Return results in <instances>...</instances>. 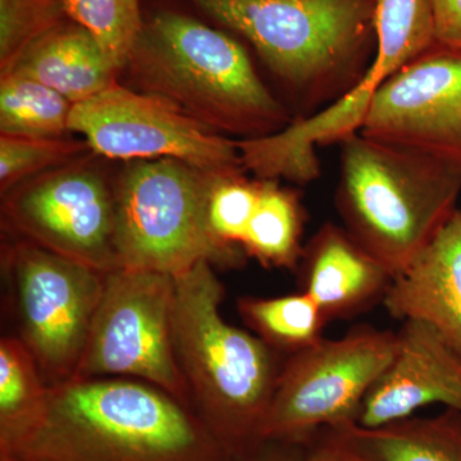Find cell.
Wrapping results in <instances>:
<instances>
[{
	"instance_id": "obj_24",
	"label": "cell",
	"mask_w": 461,
	"mask_h": 461,
	"mask_svg": "<svg viewBox=\"0 0 461 461\" xmlns=\"http://www.w3.org/2000/svg\"><path fill=\"white\" fill-rule=\"evenodd\" d=\"M48 384L29 348L18 336L0 339V429L29 414Z\"/></svg>"
},
{
	"instance_id": "obj_25",
	"label": "cell",
	"mask_w": 461,
	"mask_h": 461,
	"mask_svg": "<svg viewBox=\"0 0 461 461\" xmlns=\"http://www.w3.org/2000/svg\"><path fill=\"white\" fill-rule=\"evenodd\" d=\"M242 172L218 176L209 198L208 223L218 244L245 254L242 241L256 211L260 180H248Z\"/></svg>"
},
{
	"instance_id": "obj_22",
	"label": "cell",
	"mask_w": 461,
	"mask_h": 461,
	"mask_svg": "<svg viewBox=\"0 0 461 461\" xmlns=\"http://www.w3.org/2000/svg\"><path fill=\"white\" fill-rule=\"evenodd\" d=\"M69 20L89 30L122 71L144 23L141 0H67Z\"/></svg>"
},
{
	"instance_id": "obj_19",
	"label": "cell",
	"mask_w": 461,
	"mask_h": 461,
	"mask_svg": "<svg viewBox=\"0 0 461 461\" xmlns=\"http://www.w3.org/2000/svg\"><path fill=\"white\" fill-rule=\"evenodd\" d=\"M305 209L296 191L277 180H260L256 211L242 249L269 268L295 269L302 259Z\"/></svg>"
},
{
	"instance_id": "obj_8",
	"label": "cell",
	"mask_w": 461,
	"mask_h": 461,
	"mask_svg": "<svg viewBox=\"0 0 461 461\" xmlns=\"http://www.w3.org/2000/svg\"><path fill=\"white\" fill-rule=\"evenodd\" d=\"M396 351V332L355 327L282 364L260 441L309 446L321 430L357 423L363 402Z\"/></svg>"
},
{
	"instance_id": "obj_3",
	"label": "cell",
	"mask_w": 461,
	"mask_h": 461,
	"mask_svg": "<svg viewBox=\"0 0 461 461\" xmlns=\"http://www.w3.org/2000/svg\"><path fill=\"white\" fill-rule=\"evenodd\" d=\"M173 344L191 405L232 459L260 444L282 355L221 313L222 282L200 262L176 276Z\"/></svg>"
},
{
	"instance_id": "obj_11",
	"label": "cell",
	"mask_w": 461,
	"mask_h": 461,
	"mask_svg": "<svg viewBox=\"0 0 461 461\" xmlns=\"http://www.w3.org/2000/svg\"><path fill=\"white\" fill-rule=\"evenodd\" d=\"M3 218L18 239L102 272L120 268L114 185L86 163L35 176L3 195Z\"/></svg>"
},
{
	"instance_id": "obj_21",
	"label": "cell",
	"mask_w": 461,
	"mask_h": 461,
	"mask_svg": "<svg viewBox=\"0 0 461 461\" xmlns=\"http://www.w3.org/2000/svg\"><path fill=\"white\" fill-rule=\"evenodd\" d=\"M0 81V135L57 139L69 131L75 104L62 94L16 71Z\"/></svg>"
},
{
	"instance_id": "obj_26",
	"label": "cell",
	"mask_w": 461,
	"mask_h": 461,
	"mask_svg": "<svg viewBox=\"0 0 461 461\" xmlns=\"http://www.w3.org/2000/svg\"><path fill=\"white\" fill-rule=\"evenodd\" d=\"M89 145L57 139L0 135V190L2 195L35 176L75 162Z\"/></svg>"
},
{
	"instance_id": "obj_1",
	"label": "cell",
	"mask_w": 461,
	"mask_h": 461,
	"mask_svg": "<svg viewBox=\"0 0 461 461\" xmlns=\"http://www.w3.org/2000/svg\"><path fill=\"white\" fill-rule=\"evenodd\" d=\"M0 461H235L198 412L162 388L120 377L48 386L0 429Z\"/></svg>"
},
{
	"instance_id": "obj_23",
	"label": "cell",
	"mask_w": 461,
	"mask_h": 461,
	"mask_svg": "<svg viewBox=\"0 0 461 461\" xmlns=\"http://www.w3.org/2000/svg\"><path fill=\"white\" fill-rule=\"evenodd\" d=\"M67 0H0V76L30 47L68 21Z\"/></svg>"
},
{
	"instance_id": "obj_16",
	"label": "cell",
	"mask_w": 461,
	"mask_h": 461,
	"mask_svg": "<svg viewBox=\"0 0 461 461\" xmlns=\"http://www.w3.org/2000/svg\"><path fill=\"white\" fill-rule=\"evenodd\" d=\"M391 317L429 324L461 357V211L402 273L384 303Z\"/></svg>"
},
{
	"instance_id": "obj_9",
	"label": "cell",
	"mask_w": 461,
	"mask_h": 461,
	"mask_svg": "<svg viewBox=\"0 0 461 461\" xmlns=\"http://www.w3.org/2000/svg\"><path fill=\"white\" fill-rule=\"evenodd\" d=\"M175 300V276L130 268L105 273L98 311L72 379H138L191 405L173 344Z\"/></svg>"
},
{
	"instance_id": "obj_28",
	"label": "cell",
	"mask_w": 461,
	"mask_h": 461,
	"mask_svg": "<svg viewBox=\"0 0 461 461\" xmlns=\"http://www.w3.org/2000/svg\"><path fill=\"white\" fill-rule=\"evenodd\" d=\"M305 461H363L351 448L333 435L324 430L320 439H314L306 448Z\"/></svg>"
},
{
	"instance_id": "obj_15",
	"label": "cell",
	"mask_w": 461,
	"mask_h": 461,
	"mask_svg": "<svg viewBox=\"0 0 461 461\" xmlns=\"http://www.w3.org/2000/svg\"><path fill=\"white\" fill-rule=\"evenodd\" d=\"M300 286L327 321L348 320L384 303L393 275L345 227L326 223L304 245Z\"/></svg>"
},
{
	"instance_id": "obj_14",
	"label": "cell",
	"mask_w": 461,
	"mask_h": 461,
	"mask_svg": "<svg viewBox=\"0 0 461 461\" xmlns=\"http://www.w3.org/2000/svg\"><path fill=\"white\" fill-rule=\"evenodd\" d=\"M433 403L461 411V357L429 324L402 321L395 355L364 400L357 424L375 429Z\"/></svg>"
},
{
	"instance_id": "obj_5",
	"label": "cell",
	"mask_w": 461,
	"mask_h": 461,
	"mask_svg": "<svg viewBox=\"0 0 461 461\" xmlns=\"http://www.w3.org/2000/svg\"><path fill=\"white\" fill-rule=\"evenodd\" d=\"M186 2L245 39L300 104L314 113L359 83L377 48L378 0Z\"/></svg>"
},
{
	"instance_id": "obj_2",
	"label": "cell",
	"mask_w": 461,
	"mask_h": 461,
	"mask_svg": "<svg viewBox=\"0 0 461 461\" xmlns=\"http://www.w3.org/2000/svg\"><path fill=\"white\" fill-rule=\"evenodd\" d=\"M122 71L130 89L224 138H264L295 120L263 83L238 39L176 9L144 16Z\"/></svg>"
},
{
	"instance_id": "obj_4",
	"label": "cell",
	"mask_w": 461,
	"mask_h": 461,
	"mask_svg": "<svg viewBox=\"0 0 461 461\" xmlns=\"http://www.w3.org/2000/svg\"><path fill=\"white\" fill-rule=\"evenodd\" d=\"M339 144L345 229L396 277L456 211L461 158L359 131Z\"/></svg>"
},
{
	"instance_id": "obj_17",
	"label": "cell",
	"mask_w": 461,
	"mask_h": 461,
	"mask_svg": "<svg viewBox=\"0 0 461 461\" xmlns=\"http://www.w3.org/2000/svg\"><path fill=\"white\" fill-rule=\"evenodd\" d=\"M12 71L41 81L76 104L117 83L118 69L95 36L68 20L33 42Z\"/></svg>"
},
{
	"instance_id": "obj_6",
	"label": "cell",
	"mask_w": 461,
	"mask_h": 461,
	"mask_svg": "<svg viewBox=\"0 0 461 461\" xmlns=\"http://www.w3.org/2000/svg\"><path fill=\"white\" fill-rule=\"evenodd\" d=\"M181 160H139L114 185L120 268L178 276L200 262L233 268L245 254L218 244L208 204L218 176Z\"/></svg>"
},
{
	"instance_id": "obj_20",
	"label": "cell",
	"mask_w": 461,
	"mask_h": 461,
	"mask_svg": "<svg viewBox=\"0 0 461 461\" xmlns=\"http://www.w3.org/2000/svg\"><path fill=\"white\" fill-rule=\"evenodd\" d=\"M238 311L254 335L287 357L324 339L329 323L320 306L303 291L277 297H240Z\"/></svg>"
},
{
	"instance_id": "obj_12",
	"label": "cell",
	"mask_w": 461,
	"mask_h": 461,
	"mask_svg": "<svg viewBox=\"0 0 461 461\" xmlns=\"http://www.w3.org/2000/svg\"><path fill=\"white\" fill-rule=\"evenodd\" d=\"M69 132L80 133L91 150L111 159L171 158L206 172L245 171L236 141L118 83L76 103Z\"/></svg>"
},
{
	"instance_id": "obj_13",
	"label": "cell",
	"mask_w": 461,
	"mask_h": 461,
	"mask_svg": "<svg viewBox=\"0 0 461 461\" xmlns=\"http://www.w3.org/2000/svg\"><path fill=\"white\" fill-rule=\"evenodd\" d=\"M359 132L461 158V50L436 42L391 76Z\"/></svg>"
},
{
	"instance_id": "obj_18",
	"label": "cell",
	"mask_w": 461,
	"mask_h": 461,
	"mask_svg": "<svg viewBox=\"0 0 461 461\" xmlns=\"http://www.w3.org/2000/svg\"><path fill=\"white\" fill-rule=\"evenodd\" d=\"M329 430L363 461H461V411L455 409L375 429L348 423Z\"/></svg>"
},
{
	"instance_id": "obj_7",
	"label": "cell",
	"mask_w": 461,
	"mask_h": 461,
	"mask_svg": "<svg viewBox=\"0 0 461 461\" xmlns=\"http://www.w3.org/2000/svg\"><path fill=\"white\" fill-rule=\"evenodd\" d=\"M377 48L359 83L329 107L295 118L280 132L236 141L242 167L259 180L305 185L320 175L315 149L359 131L373 98L391 76L436 44L429 0H378Z\"/></svg>"
},
{
	"instance_id": "obj_29",
	"label": "cell",
	"mask_w": 461,
	"mask_h": 461,
	"mask_svg": "<svg viewBox=\"0 0 461 461\" xmlns=\"http://www.w3.org/2000/svg\"><path fill=\"white\" fill-rule=\"evenodd\" d=\"M305 446L263 441L235 461H305Z\"/></svg>"
},
{
	"instance_id": "obj_10",
	"label": "cell",
	"mask_w": 461,
	"mask_h": 461,
	"mask_svg": "<svg viewBox=\"0 0 461 461\" xmlns=\"http://www.w3.org/2000/svg\"><path fill=\"white\" fill-rule=\"evenodd\" d=\"M18 338L48 386L74 378L103 290L105 272L16 238L5 256Z\"/></svg>"
},
{
	"instance_id": "obj_27",
	"label": "cell",
	"mask_w": 461,
	"mask_h": 461,
	"mask_svg": "<svg viewBox=\"0 0 461 461\" xmlns=\"http://www.w3.org/2000/svg\"><path fill=\"white\" fill-rule=\"evenodd\" d=\"M436 42L461 50V0H429Z\"/></svg>"
}]
</instances>
